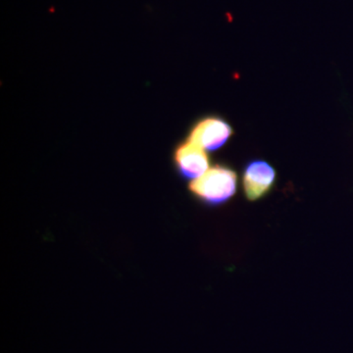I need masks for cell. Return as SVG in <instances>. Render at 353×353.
<instances>
[{
  "instance_id": "cell-2",
  "label": "cell",
  "mask_w": 353,
  "mask_h": 353,
  "mask_svg": "<svg viewBox=\"0 0 353 353\" xmlns=\"http://www.w3.org/2000/svg\"><path fill=\"white\" fill-rule=\"evenodd\" d=\"M277 181L273 165L263 159H253L245 164L241 175V188L248 201H259L268 196Z\"/></svg>"
},
{
  "instance_id": "cell-1",
  "label": "cell",
  "mask_w": 353,
  "mask_h": 353,
  "mask_svg": "<svg viewBox=\"0 0 353 353\" xmlns=\"http://www.w3.org/2000/svg\"><path fill=\"white\" fill-rule=\"evenodd\" d=\"M239 176L233 167L215 164L190 183V194L208 208H219L234 199L238 192Z\"/></svg>"
},
{
  "instance_id": "cell-3",
  "label": "cell",
  "mask_w": 353,
  "mask_h": 353,
  "mask_svg": "<svg viewBox=\"0 0 353 353\" xmlns=\"http://www.w3.org/2000/svg\"><path fill=\"white\" fill-rule=\"evenodd\" d=\"M233 134V128L226 120L208 116L197 121L190 129L188 139L208 152H216L226 145Z\"/></svg>"
},
{
  "instance_id": "cell-4",
  "label": "cell",
  "mask_w": 353,
  "mask_h": 353,
  "mask_svg": "<svg viewBox=\"0 0 353 353\" xmlns=\"http://www.w3.org/2000/svg\"><path fill=\"white\" fill-rule=\"evenodd\" d=\"M173 163L178 175L190 182L199 179L211 167L208 152L189 139L176 146Z\"/></svg>"
}]
</instances>
